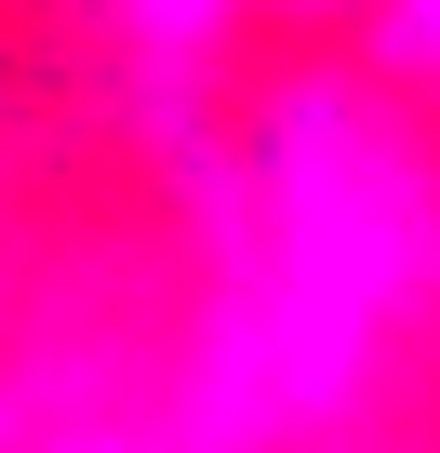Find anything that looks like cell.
<instances>
[{
    "instance_id": "obj_2",
    "label": "cell",
    "mask_w": 440,
    "mask_h": 453,
    "mask_svg": "<svg viewBox=\"0 0 440 453\" xmlns=\"http://www.w3.org/2000/svg\"><path fill=\"white\" fill-rule=\"evenodd\" d=\"M360 27H374V54H387V67L440 81V0H360Z\"/></svg>"
},
{
    "instance_id": "obj_1",
    "label": "cell",
    "mask_w": 440,
    "mask_h": 453,
    "mask_svg": "<svg viewBox=\"0 0 440 453\" xmlns=\"http://www.w3.org/2000/svg\"><path fill=\"white\" fill-rule=\"evenodd\" d=\"M254 14H334V0H120V27L147 54H213L228 27H254Z\"/></svg>"
}]
</instances>
